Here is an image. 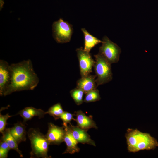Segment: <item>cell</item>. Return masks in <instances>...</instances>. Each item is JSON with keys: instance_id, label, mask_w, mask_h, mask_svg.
<instances>
[{"instance_id": "6da1fadb", "label": "cell", "mask_w": 158, "mask_h": 158, "mask_svg": "<svg viewBox=\"0 0 158 158\" xmlns=\"http://www.w3.org/2000/svg\"><path fill=\"white\" fill-rule=\"evenodd\" d=\"M11 78L3 96L16 92L32 90L37 85L39 78L31 60L28 59L10 65Z\"/></svg>"}, {"instance_id": "7a4b0ae2", "label": "cell", "mask_w": 158, "mask_h": 158, "mask_svg": "<svg viewBox=\"0 0 158 158\" xmlns=\"http://www.w3.org/2000/svg\"><path fill=\"white\" fill-rule=\"evenodd\" d=\"M125 137L129 152L154 150L158 146V142L155 138L149 133L142 132L137 129L128 128Z\"/></svg>"}, {"instance_id": "3957f363", "label": "cell", "mask_w": 158, "mask_h": 158, "mask_svg": "<svg viewBox=\"0 0 158 158\" xmlns=\"http://www.w3.org/2000/svg\"><path fill=\"white\" fill-rule=\"evenodd\" d=\"M27 134L31 144L30 158H49L48 155L49 144L46 137L39 130L30 128Z\"/></svg>"}, {"instance_id": "277c9868", "label": "cell", "mask_w": 158, "mask_h": 158, "mask_svg": "<svg viewBox=\"0 0 158 158\" xmlns=\"http://www.w3.org/2000/svg\"><path fill=\"white\" fill-rule=\"evenodd\" d=\"M95 61L94 68L97 76V86L108 83L113 78L111 64L99 53L94 55Z\"/></svg>"}, {"instance_id": "5b68a950", "label": "cell", "mask_w": 158, "mask_h": 158, "mask_svg": "<svg viewBox=\"0 0 158 158\" xmlns=\"http://www.w3.org/2000/svg\"><path fill=\"white\" fill-rule=\"evenodd\" d=\"M53 36L58 43H64L70 41L73 33L72 25L62 18L53 22Z\"/></svg>"}, {"instance_id": "8992f818", "label": "cell", "mask_w": 158, "mask_h": 158, "mask_svg": "<svg viewBox=\"0 0 158 158\" xmlns=\"http://www.w3.org/2000/svg\"><path fill=\"white\" fill-rule=\"evenodd\" d=\"M102 43L98 53L111 64L117 63L121 52L120 47L106 36L103 37Z\"/></svg>"}, {"instance_id": "52a82bcc", "label": "cell", "mask_w": 158, "mask_h": 158, "mask_svg": "<svg viewBox=\"0 0 158 158\" xmlns=\"http://www.w3.org/2000/svg\"><path fill=\"white\" fill-rule=\"evenodd\" d=\"M76 51L81 77L90 74L92 72V68L94 67L95 61L92 58L90 52L85 51L82 47L77 48Z\"/></svg>"}, {"instance_id": "ba28073f", "label": "cell", "mask_w": 158, "mask_h": 158, "mask_svg": "<svg viewBox=\"0 0 158 158\" xmlns=\"http://www.w3.org/2000/svg\"><path fill=\"white\" fill-rule=\"evenodd\" d=\"M47 132L45 135L49 145H59L64 142L65 133L64 127H60L49 123Z\"/></svg>"}, {"instance_id": "9c48e42d", "label": "cell", "mask_w": 158, "mask_h": 158, "mask_svg": "<svg viewBox=\"0 0 158 158\" xmlns=\"http://www.w3.org/2000/svg\"><path fill=\"white\" fill-rule=\"evenodd\" d=\"M11 72L10 65L6 61L0 60V95L3 96L10 82Z\"/></svg>"}, {"instance_id": "30bf717a", "label": "cell", "mask_w": 158, "mask_h": 158, "mask_svg": "<svg viewBox=\"0 0 158 158\" xmlns=\"http://www.w3.org/2000/svg\"><path fill=\"white\" fill-rule=\"evenodd\" d=\"M68 125L71 133L78 143L86 144L96 146L95 142L90 138L87 131L77 126L72 125L71 123Z\"/></svg>"}, {"instance_id": "8fae6325", "label": "cell", "mask_w": 158, "mask_h": 158, "mask_svg": "<svg viewBox=\"0 0 158 158\" xmlns=\"http://www.w3.org/2000/svg\"><path fill=\"white\" fill-rule=\"evenodd\" d=\"M76 118L75 121L77 126L87 131L89 129L98 128L92 118L87 116L81 110H79L76 112Z\"/></svg>"}, {"instance_id": "7c38bea8", "label": "cell", "mask_w": 158, "mask_h": 158, "mask_svg": "<svg viewBox=\"0 0 158 158\" xmlns=\"http://www.w3.org/2000/svg\"><path fill=\"white\" fill-rule=\"evenodd\" d=\"M96 75L90 74L85 76L81 77L76 82V87L83 90L86 94L92 90L97 89L96 82Z\"/></svg>"}, {"instance_id": "4fadbf2b", "label": "cell", "mask_w": 158, "mask_h": 158, "mask_svg": "<svg viewBox=\"0 0 158 158\" xmlns=\"http://www.w3.org/2000/svg\"><path fill=\"white\" fill-rule=\"evenodd\" d=\"M65 130L64 142L66 145V148L63 154L68 153L71 154L78 153L80 148L78 145V142L71 133L68 125L63 126Z\"/></svg>"}, {"instance_id": "5bb4252c", "label": "cell", "mask_w": 158, "mask_h": 158, "mask_svg": "<svg viewBox=\"0 0 158 158\" xmlns=\"http://www.w3.org/2000/svg\"><path fill=\"white\" fill-rule=\"evenodd\" d=\"M46 113L41 109H37L32 107H27L20 111L17 115H19L23 118L24 123L30 120L35 116L40 118L43 117Z\"/></svg>"}, {"instance_id": "9a60e30c", "label": "cell", "mask_w": 158, "mask_h": 158, "mask_svg": "<svg viewBox=\"0 0 158 158\" xmlns=\"http://www.w3.org/2000/svg\"><path fill=\"white\" fill-rule=\"evenodd\" d=\"M26 126L24 123L20 122L15 124L13 126L10 128L11 133L18 144L26 140Z\"/></svg>"}, {"instance_id": "2e32d148", "label": "cell", "mask_w": 158, "mask_h": 158, "mask_svg": "<svg viewBox=\"0 0 158 158\" xmlns=\"http://www.w3.org/2000/svg\"><path fill=\"white\" fill-rule=\"evenodd\" d=\"M81 30L84 36L83 50L85 51L90 52L91 49L99 43H102V41L90 34L85 28H82Z\"/></svg>"}, {"instance_id": "e0dca14e", "label": "cell", "mask_w": 158, "mask_h": 158, "mask_svg": "<svg viewBox=\"0 0 158 158\" xmlns=\"http://www.w3.org/2000/svg\"><path fill=\"white\" fill-rule=\"evenodd\" d=\"M1 139L6 142L11 149L16 150L20 155L21 157H23L21 151L19 149L18 144L11 135L10 128H6Z\"/></svg>"}, {"instance_id": "ac0fdd59", "label": "cell", "mask_w": 158, "mask_h": 158, "mask_svg": "<svg viewBox=\"0 0 158 158\" xmlns=\"http://www.w3.org/2000/svg\"><path fill=\"white\" fill-rule=\"evenodd\" d=\"M64 112L60 103H57L51 107L46 113L53 116L55 120L59 119L61 115Z\"/></svg>"}, {"instance_id": "d6986e66", "label": "cell", "mask_w": 158, "mask_h": 158, "mask_svg": "<svg viewBox=\"0 0 158 158\" xmlns=\"http://www.w3.org/2000/svg\"><path fill=\"white\" fill-rule=\"evenodd\" d=\"M70 93L71 97L77 105H81L84 102L83 97L85 93L81 89L76 87L71 90Z\"/></svg>"}, {"instance_id": "ffe728a7", "label": "cell", "mask_w": 158, "mask_h": 158, "mask_svg": "<svg viewBox=\"0 0 158 158\" xmlns=\"http://www.w3.org/2000/svg\"><path fill=\"white\" fill-rule=\"evenodd\" d=\"M84 102L90 103L99 101L101 99L99 91L97 89L90 91L85 94Z\"/></svg>"}, {"instance_id": "44dd1931", "label": "cell", "mask_w": 158, "mask_h": 158, "mask_svg": "<svg viewBox=\"0 0 158 158\" xmlns=\"http://www.w3.org/2000/svg\"><path fill=\"white\" fill-rule=\"evenodd\" d=\"M10 149L7 143L5 141L1 139L0 143V158H7L8 152Z\"/></svg>"}, {"instance_id": "7402d4cb", "label": "cell", "mask_w": 158, "mask_h": 158, "mask_svg": "<svg viewBox=\"0 0 158 158\" xmlns=\"http://www.w3.org/2000/svg\"><path fill=\"white\" fill-rule=\"evenodd\" d=\"M74 114L68 112L64 111L59 118L63 122V126H66L68 124L70 123L72 120L75 121V119L74 118Z\"/></svg>"}, {"instance_id": "603a6c76", "label": "cell", "mask_w": 158, "mask_h": 158, "mask_svg": "<svg viewBox=\"0 0 158 158\" xmlns=\"http://www.w3.org/2000/svg\"><path fill=\"white\" fill-rule=\"evenodd\" d=\"M13 116V115H10L8 113H7L5 115H2L0 113V132L2 134L5 129L6 125L7 120Z\"/></svg>"}]
</instances>
